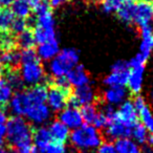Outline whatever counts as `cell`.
<instances>
[{
	"instance_id": "cell-1",
	"label": "cell",
	"mask_w": 153,
	"mask_h": 153,
	"mask_svg": "<svg viewBox=\"0 0 153 153\" xmlns=\"http://www.w3.org/2000/svg\"><path fill=\"white\" fill-rule=\"evenodd\" d=\"M69 140L72 146L81 153H92L102 145L103 137L96 127L83 124L70 132Z\"/></svg>"
},
{
	"instance_id": "cell-2",
	"label": "cell",
	"mask_w": 153,
	"mask_h": 153,
	"mask_svg": "<svg viewBox=\"0 0 153 153\" xmlns=\"http://www.w3.org/2000/svg\"><path fill=\"white\" fill-rule=\"evenodd\" d=\"M33 128L22 117H12L7 124V144L15 149L24 146H30L33 144Z\"/></svg>"
},
{
	"instance_id": "cell-3",
	"label": "cell",
	"mask_w": 153,
	"mask_h": 153,
	"mask_svg": "<svg viewBox=\"0 0 153 153\" xmlns=\"http://www.w3.org/2000/svg\"><path fill=\"white\" fill-rule=\"evenodd\" d=\"M79 64V53L74 48H64L49 63V72L53 79L66 74Z\"/></svg>"
},
{
	"instance_id": "cell-4",
	"label": "cell",
	"mask_w": 153,
	"mask_h": 153,
	"mask_svg": "<svg viewBox=\"0 0 153 153\" xmlns=\"http://www.w3.org/2000/svg\"><path fill=\"white\" fill-rule=\"evenodd\" d=\"M146 62L147 60L140 53H137L128 63V65H129V74H128L127 86L129 91L132 94L138 96V94L142 91Z\"/></svg>"
},
{
	"instance_id": "cell-5",
	"label": "cell",
	"mask_w": 153,
	"mask_h": 153,
	"mask_svg": "<svg viewBox=\"0 0 153 153\" xmlns=\"http://www.w3.org/2000/svg\"><path fill=\"white\" fill-rule=\"evenodd\" d=\"M20 65L19 74L24 85H28L30 87L40 85L45 79V70L40 59L22 62Z\"/></svg>"
},
{
	"instance_id": "cell-6",
	"label": "cell",
	"mask_w": 153,
	"mask_h": 153,
	"mask_svg": "<svg viewBox=\"0 0 153 153\" xmlns=\"http://www.w3.org/2000/svg\"><path fill=\"white\" fill-rule=\"evenodd\" d=\"M129 65L125 61H117L111 67L110 72L104 79V84L108 87H125L127 85Z\"/></svg>"
},
{
	"instance_id": "cell-7",
	"label": "cell",
	"mask_w": 153,
	"mask_h": 153,
	"mask_svg": "<svg viewBox=\"0 0 153 153\" xmlns=\"http://www.w3.org/2000/svg\"><path fill=\"white\" fill-rule=\"evenodd\" d=\"M153 22V2L150 0H143L134 3L132 24L140 28L152 25Z\"/></svg>"
},
{
	"instance_id": "cell-8",
	"label": "cell",
	"mask_w": 153,
	"mask_h": 153,
	"mask_svg": "<svg viewBox=\"0 0 153 153\" xmlns=\"http://www.w3.org/2000/svg\"><path fill=\"white\" fill-rule=\"evenodd\" d=\"M69 91L62 89L55 85H51L47 89L46 104L51 111L60 112L65 107L68 106V100H69Z\"/></svg>"
},
{
	"instance_id": "cell-9",
	"label": "cell",
	"mask_w": 153,
	"mask_h": 153,
	"mask_svg": "<svg viewBox=\"0 0 153 153\" xmlns=\"http://www.w3.org/2000/svg\"><path fill=\"white\" fill-rule=\"evenodd\" d=\"M97 99V94L94 89L90 85H85L82 87L76 88L72 94L69 96L68 105L72 107H84L88 105H94Z\"/></svg>"
},
{
	"instance_id": "cell-10",
	"label": "cell",
	"mask_w": 153,
	"mask_h": 153,
	"mask_svg": "<svg viewBox=\"0 0 153 153\" xmlns=\"http://www.w3.org/2000/svg\"><path fill=\"white\" fill-rule=\"evenodd\" d=\"M23 117H25L27 119V121L30 123L34 124V125L42 126L43 124H45L51 119V110L47 106L46 103L32 105V106L26 108Z\"/></svg>"
},
{
	"instance_id": "cell-11",
	"label": "cell",
	"mask_w": 153,
	"mask_h": 153,
	"mask_svg": "<svg viewBox=\"0 0 153 153\" xmlns=\"http://www.w3.org/2000/svg\"><path fill=\"white\" fill-rule=\"evenodd\" d=\"M59 121L64 124L69 130H74L84 124L80 109L72 106H67L62 111H60Z\"/></svg>"
},
{
	"instance_id": "cell-12",
	"label": "cell",
	"mask_w": 153,
	"mask_h": 153,
	"mask_svg": "<svg viewBox=\"0 0 153 153\" xmlns=\"http://www.w3.org/2000/svg\"><path fill=\"white\" fill-rule=\"evenodd\" d=\"M117 117L120 122H122L124 125L129 128H132L134 125H136L138 121V114L133 102L125 101L122 103L117 110Z\"/></svg>"
},
{
	"instance_id": "cell-13",
	"label": "cell",
	"mask_w": 153,
	"mask_h": 153,
	"mask_svg": "<svg viewBox=\"0 0 153 153\" xmlns=\"http://www.w3.org/2000/svg\"><path fill=\"white\" fill-rule=\"evenodd\" d=\"M133 104L137 111L138 119L142 122L140 124L146 128L149 133L153 134V113L151 112L145 99L140 96H136L133 101Z\"/></svg>"
},
{
	"instance_id": "cell-14",
	"label": "cell",
	"mask_w": 153,
	"mask_h": 153,
	"mask_svg": "<svg viewBox=\"0 0 153 153\" xmlns=\"http://www.w3.org/2000/svg\"><path fill=\"white\" fill-rule=\"evenodd\" d=\"M66 79L70 86L74 87H82V86L89 85V76L87 71L82 65L74 66L67 74H66Z\"/></svg>"
},
{
	"instance_id": "cell-15",
	"label": "cell",
	"mask_w": 153,
	"mask_h": 153,
	"mask_svg": "<svg viewBox=\"0 0 153 153\" xmlns=\"http://www.w3.org/2000/svg\"><path fill=\"white\" fill-rule=\"evenodd\" d=\"M105 130H106L107 136L110 140H120V138L130 137V133H131V128L124 125L122 122H120L117 120V117L108 124V126H107V128Z\"/></svg>"
},
{
	"instance_id": "cell-16",
	"label": "cell",
	"mask_w": 153,
	"mask_h": 153,
	"mask_svg": "<svg viewBox=\"0 0 153 153\" xmlns=\"http://www.w3.org/2000/svg\"><path fill=\"white\" fill-rule=\"evenodd\" d=\"M140 53L146 60L150 57L153 51V27L152 25H147L140 28Z\"/></svg>"
},
{
	"instance_id": "cell-17",
	"label": "cell",
	"mask_w": 153,
	"mask_h": 153,
	"mask_svg": "<svg viewBox=\"0 0 153 153\" xmlns=\"http://www.w3.org/2000/svg\"><path fill=\"white\" fill-rule=\"evenodd\" d=\"M127 89L125 87H108L103 94V99L105 103L112 106L121 105L126 101Z\"/></svg>"
},
{
	"instance_id": "cell-18",
	"label": "cell",
	"mask_w": 153,
	"mask_h": 153,
	"mask_svg": "<svg viewBox=\"0 0 153 153\" xmlns=\"http://www.w3.org/2000/svg\"><path fill=\"white\" fill-rule=\"evenodd\" d=\"M36 51L40 60L51 61L60 53L59 42H58V40H53L45 43H41L38 45V48Z\"/></svg>"
},
{
	"instance_id": "cell-19",
	"label": "cell",
	"mask_w": 153,
	"mask_h": 153,
	"mask_svg": "<svg viewBox=\"0 0 153 153\" xmlns=\"http://www.w3.org/2000/svg\"><path fill=\"white\" fill-rule=\"evenodd\" d=\"M48 130H49V133H51V138L55 142L64 144L66 140H69L70 130L64 124H62L59 120L51 122V124L48 127Z\"/></svg>"
},
{
	"instance_id": "cell-20",
	"label": "cell",
	"mask_w": 153,
	"mask_h": 153,
	"mask_svg": "<svg viewBox=\"0 0 153 153\" xmlns=\"http://www.w3.org/2000/svg\"><path fill=\"white\" fill-rule=\"evenodd\" d=\"M11 12L15 18L27 20L33 12V7L28 0H14L11 5Z\"/></svg>"
},
{
	"instance_id": "cell-21",
	"label": "cell",
	"mask_w": 153,
	"mask_h": 153,
	"mask_svg": "<svg viewBox=\"0 0 153 153\" xmlns=\"http://www.w3.org/2000/svg\"><path fill=\"white\" fill-rule=\"evenodd\" d=\"M51 140H53V138H51L49 130L47 127L40 126V127H38L37 129H35L34 132H33V144H34V147L40 149L41 151H42Z\"/></svg>"
},
{
	"instance_id": "cell-22",
	"label": "cell",
	"mask_w": 153,
	"mask_h": 153,
	"mask_svg": "<svg viewBox=\"0 0 153 153\" xmlns=\"http://www.w3.org/2000/svg\"><path fill=\"white\" fill-rule=\"evenodd\" d=\"M0 61L2 66L7 67V69H16L21 64V53H19L17 48L2 51V55L0 56Z\"/></svg>"
},
{
	"instance_id": "cell-23",
	"label": "cell",
	"mask_w": 153,
	"mask_h": 153,
	"mask_svg": "<svg viewBox=\"0 0 153 153\" xmlns=\"http://www.w3.org/2000/svg\"><path fill=\"white\" fill-rule=\"evenodd\" d=\"M114 147L117 153H142L137 143H135L130 137L120 138L114 142Z\"/></svg>"
},
{
	"instance_id": "cell-24",
	"label": "cell",
	"mask_w": 153,
	"mask_h": 153,
	"mask_svg": "<svg viewBox=\"0 0 153 153\" xmlns=\"http://www.w3.org/2000/svg\"><path fill=\"white\" fill-rule=\"evenodd\" d=\"M14 96V90L4 78H0V108L10 104Z\"/></svg>"
},
{
	"instance_id": "cell-25",
	"label": "cell",
	"mask_w": 153,
	"mask_h": 153,
	"mask_svg": "<svg viewBox=\"0 0 153 153\" xmlns=\"http://www.w3.org/2000/svg\"><path fill=\"white\" fill-rule=\"evenodd\" d=\"M16 44L21 47L22 51L34 48L35 44H36V40H35L33 30H30V28H26L24 32L16 36Z\"/></svg>"
},
{
	"instance_id": "cell-26",
	"label": "cell",
	"mask_w": 153,
	"mask_h": 153,
	"mask_svg": "<svg viewBox=\"0 0 153 153\" xmlns=\"http://www.w3.org/2000/svg\"><path fill=\"white\" fill-rule=\"evenodd\" d=\"M4 79L9 82V84L13 88L14 91L19 92L23 90L24 83L22 81L21 76H20L19 71H17L16 69H7Z\"/></svg>"
},
{
	"instance_id": "cell-27",
	"label": "cell",
	"mask_w": 153,
	"mask_h": 153,
	"mask_svg": "<svg viewBox=\"0 0 153 153\" xmlns=\"http://www.w3.org/2000/svg\"><path fill=\"white\" fill-rule=\"evenodd\" d=\"M134 3H135V1H133V0H126L124 4L122 5V7L117 13L120 19L127 24H132Z\"/></svg>"
},
{
	"instance_id": "cell-28",
	"label": "cell",
	"mask_w": 153,
	"mask_h": 153,
	"mask_svg": "<svg viewBox=\"0 0 153 153\" xmlns=\"http://www.w3.org/2000/svg\"><path fill=\"white\" fill-rule=\"evenodd\" d=\"M14 20H15V16L13 15L11 10H1L0 12V33L2 34L10 33Z\"/></svg>"
},
{
	"instance_id": "cell-29",
	"label": "cell",
	"mask_w": 153,
	"mask_h": 153,
	"mask_svg": "<svg viewBox=\"0 0 153 153\" xmlns=\"http://www.w3.org/2000/svg\"><path fill=\"white\" fill-rule=\"evenodd\" d=\"M149 132L147 131V129L142 125L140 123H137L136 125H134L131 128V133L130 136L133 138V140L137 144H145L146 140L148 137Z\"/></svg>"
},
{
	"instance_id": "cell-30",
	"label": "cell",
	"mask_w": 153,
	"mask_h": 153,
	"mask_svg": "<svg viewBox=\"0 0 153 153\" xmlns=\"http://www.w3.org/2000/svg\"><path fill=\"white\" fill-rule=\"evenodd\" d=\"M80 111H81L84 124H88V125L94 126V122H96L97 117H98V115H99L98 109H97L94 105H88V106L82 107Z\"/></svg>"
},
{
	"instance_id": "cell-31",
	"label": "cell",
	"mask_w": 153,
	"mask_h": 153,
	"mask_svg": "<svg viewBox=\"0 0 153 153\" xmlns=\"http://www.w3.org/2000/svg\"><path fill=\"white\" fill-rule=\"evenodd\" d=\"M16 37L14 35L7 33L0 36V48L2 51H11L16 48Z\"/></svg>"
},
{
	"instance_id": "cell-32",
	"label": "cell",
	"mask_w": 153,
	"mask_h": 153,
	"mask_svg": "<svg viewBox=\"0 0 153 153\" xmlns=\"http://www.w3.org/2000/svg\"><path fill=\"white\" fill-rule=\"evenodd\" d=\"M126 0H102V9L106 13H117Z\"/></svg>"
},
{
	"instance_id": "cell-33",
	"label": "cell",
	"mask_w": 153,
	"mask_h": 153,
	"mask_svg": "<svg viewBox=\"0 0 153 153\" xmlns=\"http://www.w3.org/2000/svg\"><path fill=\"white\" fill-rule=\"evenodd\" d=\"M43 153H66V147L62 143L51 140L42 150Z\"/></svg>"
},
{
	"instance_id": "cell-34",
	"label": "cell",
	"mask_w": 153,
	"mask_h": 153,
	"mask_svg": "<svg viewBox=\"0 0 153 153\" xmlns=\"http://www.w3.org/2000/svg\"><path fill=\"white\" fill-rule=\"evenodd\" d=\"M26 28H27V22H26V20L19 19V18H15L13 24H12V27H11V30H10V32H12V35H16V36H18V35L21 34L22 32H24Z\"/></svg>"
},
{
	"instance_id": "cell-35",
	"label": "cell",
	"mask_w": 153,
	"mask_h": 153,
	"mask_svg": "<svg viewBox=\"0 0 153 153\" xmlns=\"http://www.w3.org/2000/svg\"><path fill=\"white\" fill-rule=\"evenodd\" d=\"M7 121H9V117L7 112L3 108H0V137H4Z\"/></svg>"
},
{
	"instance_id": "cell-36",
	"label": "cell",
	"mask_w": 153,
	"mask_h": 153,
	"mask_svg": "<svg viewBox=\"0 0 153 153\" xmlns=\"http://www.w3.org/2000/svg\"><path fill=\"white\" fill-rule=\"evenodd\" d=\"M96 153H117L114 145L112 143H102L100 147L96 150Z\"/></svg>"
},
{
	"instance_id": "cell-37",
	"label": "cell",
	"mask_w": 153,
	"mask_h": 153,
	"mask_svg": "<svg viewBox=\"0 0 153 153\" xmlns=\"http://www.w3.org/2000/svg\"><path fill=\"white\" fill-rule=\"evenodd\" d=\"M68 1H70V0H48V3L51 7H60V5L67 3Z\"/></svg>"
},
{
	"instance_id": "cell-38",
	"label": "cell",
	"mask_w": 153,
	"mask_h": 153,
	"mask_svg": "<svg viewBox=\"0 0 153 153\" xmlns=\"http://www.w3.org/2000/svg\"><path fill=\"white\" fill-rule=\"evenodd\" d=\"M14 152L15 153H32L33 152V145H30V146H24V147H21V148L15 149Z\"/></svg>"
},
{
	"instance_id": "cell-39",
	"label": "cell",
	"mask_w": 153,
	"mask_h": 153,
	"mask_svg": "<svg viewBox=\"0 0 153 153\" xmlns=\"http://www.w3.org/2000/svg\"><path fill=\"white\" fill-rule=\"evenodd\" d=\"M142 153H153V147L149 145H145L142 149Z\"/></svg>"
},
{
	"instance_id": "cell-40",
	"label": "cell",
	"mask_w": 153,
	"mask_h": 153,
	"mask_svg": "<svg viewBox=\"0 0 153 153\" xmlns=\"http://www.w3.org/2000/svg\"><path fill=\"white\" fill-rule=\"evenodd\" d=\"M13 2L14 0H0V5L1 7H10Z\"/></svg>"
},
{
	"instance_id": "cell-41",
	"label": "cell",
	"mask_w": 153,
	"mask_h": 153,
	"mask_svg": "<svg viewBox=\"0 0 153 153\" xmlns=\"http://www.w3.org/2000/svg\"><path fill=\"white\" fill-rule=\"evenodd\" d=\"M28 1H30V4H32L33 9H34V7H35V5H37L39 2H41V1H42V0H28Z\"/></svg>"
},
{
	"instance_id": "cell-42",
	"label": "cell",
	"mask_w": 153,
	"mask_h": 153,
	"mask_svg": "<svg viewBox=\"0 0 153 153\" xmlns=\"http://www.w3.org/2000/svg\"><path fill=\"white\" fill-rule=\"evenodd\" d=\"M4 149V142H3V137H0V153L2 152Z\"/></svg>"
},
{
	"instance_id": "cell-43",
	"label": "cell",
	"mask_w": 153,
	"mask_h": 153,
	"mask_svg": "<svg viewBox=\"0 0 153 153\" xmlns=\"http://www.w3.org/2000/svg\"><path fill=\"white\" fill-rule=\"evenodd\" d=\"M1 153H15V152L12 151V150H5V149H3V151Z\"/></svg>"
},
{
	"instance_id": "cell-44",
	"label": "cell",
	"mask_w": 153,
	"mask_h": 153,
	"mask_svg": "<svg viewBox=\"0 0 153 153\" xmlns=\"http://www.w3.org/2000/svg\"><path fill=\"white\" fill-rule=\"evenodd\" d=\"M2 71H3V66H2V64H1V61H0V76L2 74Z\"/></svg>"
},
{
	"instance_id": "cell-45",
	"label": "cell",
	"mask_w": 153,
	"mask_h": 153,
	"mask_svg": "<svg viewBox=\"0 0 153 153\" xmlns=\"http://www.w3.org/2000/svg\"><path fill=\"white\" fill-rule=\"evenodd\" d=\"M133 1H136V2H137V1H143V0H133Z\"/></svg>"
},
{
	"instance_id": "cell-46",
	"label": "cell",
	"mask_w": 153,
	"mask_h": 153,
	"mask_svg": "<svg viewBox=\"0 0 153 153\" xmlns=\"http://www.w3.org/2000/svg\"><path fill=\"white\" fill-rule=\"evenodd\" d=\"M0 12H1V5H0Z\"/></svg>"
},
{
	"instance_id": "cell-47",
	"label": "cell",
	"mask_w": 153,
	"mask_h": 153,
	"mask_svg": "<svg viewBox=\"0 0 153 153\" xmlns=\"http://www.w3.org/2000/svg\"><path fill=\"white\" fill-rule=\"evenodd\" d=\"M91 1H94V0H91Z\"/></svg>"
},
{
	"instance_id": "cell-48",
	"label": "cell",
	"mask_w": 153,
	"mask_h": 153,
	"mask_svg": "<svg viewBox=\"0 0 153 153\" xmlns=\"http://www.w3.org/2000/svg\"><path fill=\"white\" fill-rule=\"evenodd\" d=\"M0 36H1V35H0Z\"/></svg>"
}]
</instances>
